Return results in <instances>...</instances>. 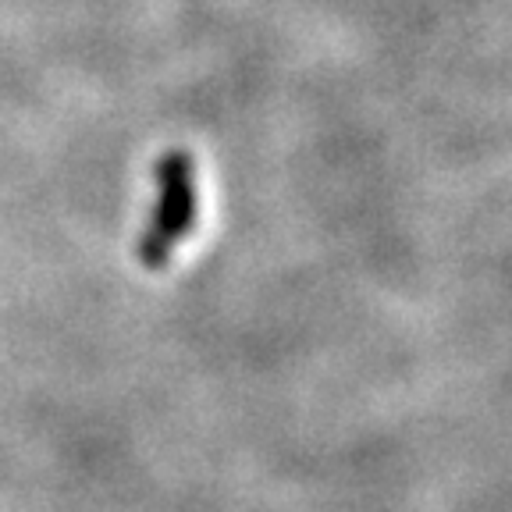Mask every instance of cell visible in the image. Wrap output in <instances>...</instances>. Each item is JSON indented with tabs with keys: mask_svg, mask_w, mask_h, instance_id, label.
I'll list each match as a JSON object with an SVG mask.
<instances>
[{
	"mask_svg": "<svg viewBox=\"0 0 512 512\" xmlns=\"http://www.w3.org/2000/svg\"><path fill=\"white\" fill-rule=\"evenodd\" d=\"M196 224V171L185 150H171L157 160V203L146 232L136 242V260L146 271H164L178 242Z\"/></svg>",
	"mask_w": 512,
	"mask_h": 512,
	"instance_id": "obj_1",
	"label": "cell"
}]
</instances>
